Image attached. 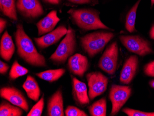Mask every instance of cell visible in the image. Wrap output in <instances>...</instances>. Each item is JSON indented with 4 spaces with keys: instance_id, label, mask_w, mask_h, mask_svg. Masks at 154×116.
<instances>
[{
    "instance_id": "1",
    "label": "cell",
    "mask_w": 154,
    "mask_h": 116,
    "mask_svg": "<svg viewBox=\"0 0 154 116\" xmlns=\"http://www.w3.org/2000/svg\"><path fill=\"white\" fill-rule=\"evenodd\" d=\"M17 54L27 64L37 67H45V58L40 54L32 41L24 30L23 25L19 23L14 33Z\"/></svg>"
},
{
    "instance_id": "2",
    "label": "cell",
    "mask_w": 154,
    "mask_h": 116,
    "mask_svg": "<svg viewBox=\"0 0 154 116\" xmlns=\"http://www.w3.org/2000/svg\"><path fill=\"white\" fill-rule=\"evenodd\" d=\"M75 25L83 31L109 29L100 20L99 11L91 8L71 9L68 11Z\"/></svg>"
},
{
    "instance_id": "3",
    "label": "cell",
    "mask_w": 154,
    "mask_h": 116,
    "mask_svg": "<svg viewBox=\"0 0 154 116\" xmlns=\"http://www.w3.org/2000/svg\"><path fill=\"white\" fill-rule=\"evenodd\" d=\"M114 37V34L112 33L94 32L81 37L80 43L83 50L90 58H92L103 51Z\"/></svg>"
},
{
    "instance_id": "4",
    "label": "cell",
    "mask_w": 154,
    "mask_h": 116,
    "mask_svg": "<svg viewBox=\"0 0 154 116\" xmlns=\"http://www.w3.org/2000/svg\"><path fill=\"white\" fill-rule=\"evenodd\" d=\"M77 47L76 34L74 29L69 26L65 37L60 42L50 59L58 64H64L72 56Z\"/></svg>"
},
{
    "instance_id": "5",
    "label": "cell",
    "mask_w": 154,
    "mask_h": 116,
    "mask_svg": "<svg viewBox=\"0 0 154 116\" xmlns=\"http://www.w3.org/2000/svg\"><path fill=\"white\" fill-rule=\"evenodd\" d=\"M119 39L128 51L139 56H144L153 52L149 42L139 36L122 35Z\"/></svg>"
},
{
    "instance_id": "6",
    "label": "cell",
    "mask_w": 154,
    "mask_h": 116,
    "mask_svg": "<svg viewBox=\"0 0 154 116\" xmlns=\"http://www.w3.org/2000/svg\"><path fill=\"white\" fill-rule=\"evenodd\" d=\"M131 93V87L127 86L114 85L110 88L109 97L112 102V109L110 115L115 116L128 100Z\"/></svg>"
},
{
    "instance_id": "7",
    "label": "cell",
    "mask_w": 154,
    "mask_h": 116,
    "mask_svg": "<svg viewBox=\"0 0 154 116\" xmlns=\"http://www.w3.org/2000/svg\"><path fill=\"white\" fill-rule=\"evenodd\" d=\"M89 87V98L91 100L100 96L106 91L109 79L100 72H93L86 75Z\"/></svg>"
},
{
    "instance_id": "8",
    "label": "cell",
    "mask_w": 154,
    "mask_h": 116,
    "mask_svg": "<svg viewBox=\"0 0 154 116\" xmlns=\"http://www.w3.org/2000/svg\"><path fill=\"white\" fill-rule=\"evenodd\" d=\"M118 58V47L116 42H113L107 48L98 62L99 68L108 74L116 72Z\"/></svg>"
},
{
    "instance_id": "9",
    "label": "cell",
    "mask_w": 154,
    "mask_h": 116,
    "mask_svg": "<svg viewBox=\"0 0 154 116\" xmlns=\"http://www.w3.org/2000/svg\"><path fill=\"white\" fill-rule=\"evenodd\" d=\"M16 8L21 15L29 19L38 18L45 12L39 0H17Z\"/></svg>"
},
{
    "instance_id": "10",
    "label": "cell",
    "mask_w": 154,
    "mask_h": 116,
    "mask_svg": "<svg viewBox=\"0 0 154 116\" xmlns=\"http://www.w3.org/2000/svg\"><path fill=\"white\" fill-rule=\"evenodd\" d=\"M0 96L12 104L22 108L26 112L28 111L29 106L26 97L16 87L13 86L2 87L0 90Z\"/></svg>"
},
{
    "instance_id": "11",
    "label": "cell",
    "mask_w": 154,
    "mask_h": 116,
    "mask_svg": "<svg viewBox=\"0 0 154 116\" xmlns=\"http://www.w3.org/2000/svg\"><path fill=\"white\" fill-rule=\"evenodd\" d=\"M67 32L66 27L60 25L52 32L39 38H35L34 39L39 48L45 49L57 43L61 38L66 35Z\"/></svg>"
},
{
    "instance_id": "12",
    "label": "cell",
    "mask_w": 154,
    "mask_h": 116,
    "mask_svg": "<svg viewBox=\"0 0 154 116\" xmlns=\"http://www.w3.org/2000/svg\"><path fill=\"white\" fill-rule=\"evenodd\" d=\"M68 67L72 73L82 77L89 69V61L85 56L75 54L68 59Z\"/></svg>"
},
{
    "instance_id": "13",
    "label": "cell",
    "mask_w": 154,
    "mask_h": 116,
    "mask_svg": "<svg viewBox=\"0 0 154 116\" xmlns=\"http://www.w3.org/2000/svg\"><path fill=\"white\" fill-rule=\"evenodd\" d=\"M47 111L48 116H64L63 98L60 89L55 92L48 99Z\"/></svg>"
},
{
    "instance_id": "14",
    "label": "cell",
    "mask_w": 154,
    "mask_h": 116,
    "mask_svg": "<svg viewBox=\"0 0 154 116\" xmlns=\"http://www.w3.org/2000/svg\"><path fill=\"white\" fill-rule=\"evenodd\" d=\"M72 83V95L76 104L80 106H85L89 104L90 98L85 83L80 81L76 77H73Z\"/></svg>"
},
{
    "instance_id": "15",
    "label": "cell",
    "mask_w": 154,
    "mask_h": 116,
    "mask_svg": "<svg viewBox=\"0 0 154 116\" xmlns=\"http://www.w3.org/2000/svg\"><path fill=\"white\" fill-rule=\"evenodd\" d=\"M138 58L131 56L124 64L120 74V81L125 84H128L135 76L138 66Z\"/></svg>"
},
{
    "instance_id": "16",
    "label": "cell",
    "mask_w": 154,
    "mask_h": 116,
    "mask_svg": "<svg viewBox=\"0 0 154 116\" xmlns=\"http://www.w3.org/2000/svg\"><path fill=\"white\" fill-rule=\"evenodd\" d=\"M60 20L56 10L51 11L43 19L40 20L36 26L38 30V35L42 36L53 31Z\"/></svg>"
},
{
    "instance_id": "17",
    "label": "cell",
    "mask_w": 154,
    "mask_h": 116,
    "mask_svg": "<svg viewBox=\"0 0 154 116\" xmlns=\"http://www.w3.org/2000/svg\"><path fill=\"white\" fill-rule=\"evenodd\" d=\"M15 45L8 31L4 32L0 43V55L3 59L9 62L15 52Z\"/></svg>"
},
{
    "instance_id": "18",
    "label": "cell",
    "mask_w": 154,
    "mask_h": 116,
    "mask_svg": "<svg viewBox=\"0 0 154 116\" xmlns=\"http://www.w3.org/2000/svg\"><path fill=\"white\" fill-rule=\"evenodd\" d=\"M22 86L30 99L36 102L38 101L41 95L40 88L33 77L28 76Z\"/></svg>"
},
{
    "instance_id": "19",
    "label": "cell",
    "mask_w": 154,
    "mask_h": 116,
    "mask_svg": "<svg viewBox=\"0 0 154 116\" xmlns=\"http://www.w3.org/2000/svg\"><path fill=\"white\" fill-rule=\"evenodd\" d=\"M0 9L5 16L11 20H18L16 0H0Z\"/></svg>"
},
{
    "instance_id": "20",
    "label": "cell",
    "mask_w": 154,
    "mask_h": 116,
    "mask_svg": "<svg viewBox=\"0 0 154 116\" xmlns=\"http://www.w3.org/2000/svg\"><path fill=\"white\" fill-rule=\"evenodd\" d=\"M66 71L64 69L50 70L36 73V75L41 79L53 83L58 80L65 73Z\"/></svg>"
},
{
    "instance_id": "21",
    "label": "cell",
    "mask_w": 154,
    "mask_h": 116,
    "mask_svg": "<svg viewBox=\"0 0 154 116\" xmlns=\"http://www.w3.org/2000/svg\"><path fill=\"white\" fill-rule=\"evenodd\" d=\"M23 110L20 107L6 101H2L0 104L1 116H21L23 114Z\"/></svg>"
},
{
    "instance_id": "22",
    "label": "cell",
    "mask_w": 154,
    "mask_h": 116,
    "mask_svg": "<svg viewBox=\"0 0 154 116\" xmlns=\"http://www.w3.org/2000/svg\"><path fill=\"white\" fill-rule=\"evenodd\" d=\"M90 115L92 116H106L107 101L105 98L94 102L88 108Z\"/></svg>"
},
{
    "instance_id": "23",
    "label": "cell",
    "mask_w": 154,
    "mask_h": 116,
    "mask_svg": "<svg viewBox=\"0 0 154 116\" xmlns=\"http://www.w3.org/2000/svg\"><path fill=\"white\" fill-rule=\"evenodd\" d=\"M140 1L141 0H138L129 11L126 17L125 27L126 29L131 33H133L136 31L135 24L136 18L137 11Z\"/></svg>"
},
{
    "instance_id": "24",
    "label": "cell",
    "mask_w": 154,
    "mask_h": 116,
    "mask_svg": "<svg viewBox=\"0 0 154 116\" xmlns=\"http://www.w3.org/2000/svg\"><path fill=\"white\" fill-rule=\"evenodd\" d=\"M29 71L26 67L20 64L17 60L13 63L9 73V78L11 80H14L16 79L25 76L28 73Z\"/></svg>"
},
{
    "instance_id": "25",
    "label": "cell",
    "mask_w": 154,
    "mask_h": 116,
    "mask_svg": "<svg viewBox=\"0 0 154 116\" xmlns=\"http://www.w3.org/2000/svg\"><path fill=\"white\" fill-rule=\"evenodd\" d=\"M44 106H45V98H44V94H43L40 99L38 101L36 104L33 106L27 116H41L44 110Z\"/></svg>"
},
{
    "instance_id": "26",
    "label": "cell",
    "mask_w": 154,
    "mask_h": 116,
    "mask_svg": "<svg viewBox=\"0 0 154 116\" xmlns=\"http://www.w3.org/2000/svg\"><path fill=\"white\" fill-rule=\"evenodd\" d=\"M66 116H87L85 111L79 108L74 106L69 105L67 107L65 111Z\"/></svg>"
},
{
    "instance_id": "27",
    "label": "cell",
    "mask_w": 154,
    "mask_h": 116,
    "mask_svg": "<svg viewBox=\"0 0 154 116\" xmlns=\"http://www.w3.org/2000/svg\"><path fill=\"white\" fill-rule=\"evenodd\" d=\"M122 111L128 116H154V112H144L128 108H124Z\"/></svg>"
},
{
    "instance_id": "28",
    "label": "cell",
    "mask_w": 154,
    "mask_h": 116,
    "mask_svg": "<svg viewBox=\"0 0 154 116\" xmlns=\"http://www.w3.org/2000/svg\"><path fill=\"white\" fill-rule=\"evenodd\" d=\"M70 3L74 4H78V5H87L95 6L97 4H98V0H67Z\"/></svg>"
},
{
    "instance_id": "29",
    "label": "cell",
    "mask_w": 154,
    "mask_h": 116,
    "mask_svg": "<svg viewBox=\"0 0 154 116\" xmlns=\"http://www.w3.org/2000/svg\"><path fill=\"white\" fill-rule=\"evenodd\" d=\"M144 73L149 77H154V61L144 66Z\"/></svg>"
},
{
    "instance_id": "30",
    "label": "cell",
    "mask_w": 154,
    "mask_h": 116,
    "mask_svg": "<svg viewBox=\"0 0 154 116\" xmlns=\"http://www.w3.org/2000/svg\"><path fill=\"white\" fill-rule=\"evenodd\" d=\"M9 69V66L2 61H0V74H4L8 72Z\"/></svg>"
},
{
    "instance_id": "31",
    "label": "cell",
    "mask_w": 154,
    "mask_h": 116,
    "mask_svg": "<svg viewBox=\"0 0 154 116\" xmlns=\"http://www.w3.org/2000/svg\"><path fill=\"white\" fill-rule=\"evenodd\" d=\"M7 20L5 19L1 18L0 19V33L1 34L3 32L6 27L7 25Z\"/></svg>"
},
{
    "instance_id": "32",
    "label": "cell",
    "mask_w": 154,
    "mask_h": 116,
    "mask_svg": "<svg viewBox=\"0 0 154 116\" xmlns=\"http://www.w3.org/2000/svg\"><path fill=\"white\" fill-rule=\"evenodd\" d=\"M45 3L53 5H59L62 0H42Z\"/></svg>"
},
{
    "instance_id": "33",
    "label": "cell",
    "mask_w": 154,
    "mask_h": 116,
    "mask_svg": "<svg viewBox=\"0 0 154 116\" xmlns=\"http://www.w3.org/2000/svg\"><path fill=\"white\" fill-rule=\"evenodd\" d=\"M149 36L152 39H154V25L152 26L149 33Z\"/></svg>"
},
{
    "instance_id": "34",
    "label": "cell",
    "mask_w": 154,
    "mask_h": 116,
    "mask_svg": "<svg viewBox=\"0 0 154 116\" xmlns=\"http://www.w3.org/2000/svg\"><path fill=\"white\" fill-rule=\"evenodd\" d=\"M150 85L152 87L154 88V80L150 81Z\"/></svg>"
},
{
    "instance_id": "35",
    "label": "cell",
    "mask_w": 154,
    "mask_h": 116,
    "mask_svg": "<svg viewBox=\"0 0 154 116\" xmlns=\"http://www.w3.org/2000/svg\"><path fill=\"white\" fill-rule=\"evenodd\" d=\"M151 6H153L154 4V0H151Z\"/></svg>"
}]
</instances>
